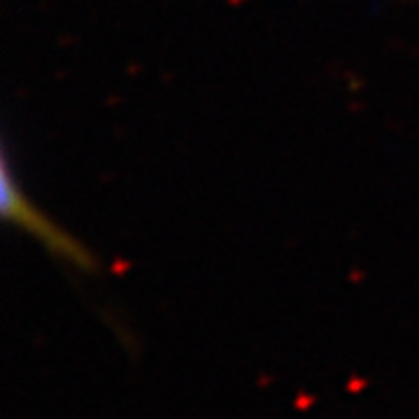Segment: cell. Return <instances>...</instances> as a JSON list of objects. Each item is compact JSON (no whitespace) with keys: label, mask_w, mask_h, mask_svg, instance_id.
Instances as JSON below:
<instances>
[{"label":"cell","mask_w":419,"mask_h":419,"mask_svg":"<svg viewBox=\"0 0 419 419\" xmlns=\"http://www.w3.org/2000/svg\"><path fill=\"white\" fill-rule=\"evenodd\" d=\"M3 212L7 219L24 228L26 233L35 235L37 240L47 247L51 254L63 258L68 263H75L77 268L89 270L94 265V258L87 249L75 238H70L65 231H61L56 224H51L42 212H37L33 205L28 203L26 194L21 192L19 185L14 182V175L10 173V165H3Z\"/></svg>","instance_id":"6da1fadb"}]
</instances>
